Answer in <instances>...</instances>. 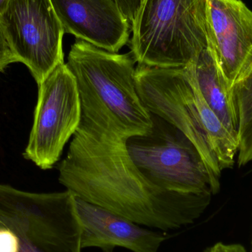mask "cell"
<instances>
[{
  "instance_id": "ac0fdd59",
  "label": "cell",
  "mask_w": 252,
  "mask_h": 252,
  "mask_svg": "<svg viewBox=\"0 0 252 252\" xmlns=\"http://www.w3.org/2000/svg\"></svg>"
},
{
  "instance_id": "2e32d148",
  "label": "cell",
  "mask_w": 252,
  "mask_h": 252,
  "mask_svg": "<svg viewBox=\"0 0 252 252\" xmlns=\"http://www.w3.org/2000/svg\"><path fill=\"white\" fill-rule=\"evenodd\" d=\"M10 0H0V15L4 12Z\"/></svg>"
},
{
  "instance_id": "e0dca14e",
  "label": "cell",
  "mask_w": 252,
  "mask_h": 252,
  "mask_svg": "<svg viewBox=\"0 0 252 252\" xmlns=\"http://www.w3.org/2000/svg\"><path fill=\"white\" fill-rule=\"evenodd\" d=\"M103 252H113V251H109V250H106V251H103Z\"/></svg>"
},
{
  "instance_id": "6da1fadb",
  "label": "cell",
  "mask_w": 252,
  "mask_h": 252,
  "mask_svg": "<svg viewBox=\"0 0 252 252\" xmlns=\"http://www.w3.org/2000/svg\"><path fill=\"white\" fill-rule=\"evenodd\" d=\"M80 95L81 123L58 167L59 182L87 202L162 232L198 220L213 195L172 192L150 182L127 154V136L95 100Z\"/></svg>"
},
{
  "instance_id": "7a4b0ae2",
  "label": "cell",
  "mask_w": 252,
  "mask_h": 252,
  "mask_svg": "<svg viewBox=\"0 0 252 252\" xmlns=\"http://www.w3.org/2000/svg\"><path fill=\"white\" fill-rule=\"evenodd\" d=\"M135 78L145 109L183 132L215 177L220 179L223 170L233 167L238 139L203 97L193 63L183 68L138 64Z\"/></svg>"
},
{
  "instance_id": "8fae6325",
  "label": "cell",
  "mask_w": 252,
  "mask_h": 252,
  "mask_svg": "<svg viewBox=\"0 0 252 252\" xmlns=\"http://www.w3.org/2000/svg\"><path fill=\"white\" fill-rule=\"evenodd\" d=\"M75 203L81 226L82 249L113 251L115 248H124L132 252H158L167 239L162 231L141 227L124 216L76 195Z\"/></svg>"
},
{
  "instance_id": "8992f818",
  "label": "cell",
  "mask_w": 252,
  "mask_h": 252,
  "mask_svg": "<svg viewBox=\"0 0 252 252\" xmlns=\"http://www.w3.org/2000/svg\"><path fill=\"white\" fill-rule=\"evenodd\" d=\"M151 117L152 127L148 133L126 140L127 154L141 173L172 192L217 194L220 179L212 174L189 138L163 118L154 114Z\"/></svg>"
},
{
  "instance_id": "30bf717a",
  "label": "cell",
  "mask_w": 252,
  "mask_h": 252,
  "mask_svg": "<svg viewBox=\"0 0 252 252\" xmlns=\"http://www.w3.org/2000/svg\"><path fill=\"white\" fill-rule=\"evenodd\" d=\"M64 32L118 53L127 44L130 22L114 0H51Z\"/></svg>"
},
{
  "instance_id": "5bb4252c",
  "label": "cell",
  "mask_w": 252,
  "mask_h": 252,
  "mask_svg": "<svg viewBox=\"0 0 252 252\" xmlns=\"http://www.w3.org/2000/svg\"><path fill=\"white\" fill-rule=\"evenodd\" d=\"M18 62L17 59L12 53L4 34L0 28V72H3L4 69L10 63Z\"/></svg>"
},
{
  "instance_id": "3957f363",
  "label": "cell",
  "mask_w": 252,
  "mask_h": 252,
  "mask_svg": "<svg viewBox=\"0 0 252 252\" xmlns=\"http://www.w3.org/2000/svg\"><path fill=\"white\" fill-rule=\"evenodd\" d=\"M138 64L183 68L211 43L207 0H142L131 22Z\"/></svg>"
},
{
  "instance_id": "52a82bcc",
  "label": "cell",
  "mask_w": 252,
  "mask_h": 252,
  "mask_svg": "<svg viewBox=\"0 0 252 252\" xmlns=\"http://www.w3.org/2000/svg\"><path fill=\"white\" fill-rule=\"evenodd\" d=\"M38 86L33 125L24 157L48 170L76 132L82 106L76 78L66 63L58 66Z\"/></svg>"
},
{
  "instance_id": "ba28073f",
  "label": "cell",
  "mask_w": 252,
  "mask_h": 252,
  "mask_svg": "<svg viewBox=\"0 0 252 252\" xmlns=\"http://www.w3.org/2000/svg\"><path fill=\"white\" fill-rule=\"evenodd\" d=\"M0 28L18 62L38 85L64 63L65 32L51 0H10L0 15Z\"/></svg>"
},
{
  "instance_id": "277c9868",
  "label": "cell",
  "mask_w": 252,
  "mask_h": 252,
  "mask_svg": "<svg viewBox=\"0 0 252 252\" xmlns=\"http://www.w3.org/2000/svg\"><path fill=\"white\" fill-rule=\"evenodd\" d=\"M132 53L119 54L77 39L66 63L80 93L95 100L125 136L144 134L152 127L151 114L136 88Z\"/></svg>"
},
{
  "instance_id": "5b68a950",
  "label": "cell",
  "mask_w": 252,
  "mask_h": 252,
  "mask_svg": "<svg viewBox=\"0 0 252 252\" xmlns=\"http://www.w3.org/2000/svg\"><path fill=\"white\" fill-rule=\"evenodd\" d=\"M0 225L19 242V252H81L75 195L34 193L0 185Z\"/></svg>"
},
{
  "instance_id": "7c38bea8",
  "label": "cell",
  "mask_w": 252,
  "mask_h": 252,
  "mask_svg": "<svg viewBox=\"0 0 252 252\" xmlns=\"http://www.w3.org/2000/svg\"><path fill=\"white\" fill-rule=\"evenodd\" d=\"M193 64L203 97L229 133L238 139V120L232 93L211 43L201 52Z\"/></svg>"
},
{
  "instance_id": "9c48e42d",
  "label": "cell",
  "mask_w": 252,
  "mask_h": 252,
  "mask_svg": "<svg viewBox=\"0 0 252 252\" xmlns=\"http://www.w3.org/2000/svg\"><path fill=\"white\" fill-rule=\"evenodd\" d=\"M211 43L229 88L252 64V11L241 0H207Z\"/></svg>"
},
{
  "instance_id": "9a60e30c",
  "label": "cell",
  "mask_w": 252,
  "mask_h": 252,
  "mask_svg": "<svg viewBox=\"0 0 252 252\" xmlns=\"http://www.w3.org/2000/svg\"><path fill=\"white\" fill-rule=\"evenodd\" d=\"M205 252H247L244 246L238 244L219 242L207 249Z\"/></svg>"
},
{
  "instance_id": "4fadbf2b",
  "label": "cell",
  "mask_w": 252,
  "mask_h": 252,
  "mask_svg": "<svg viewBox=\"0 0 252 252\" xmlns=\"http://www.w3.org/2000/svg\"><path fill=\"white\" fill-rule=\"evenodd\" d=\"M238 120V164L252 161V64L231 89Z\"/></svg>"
}]
</instances>
